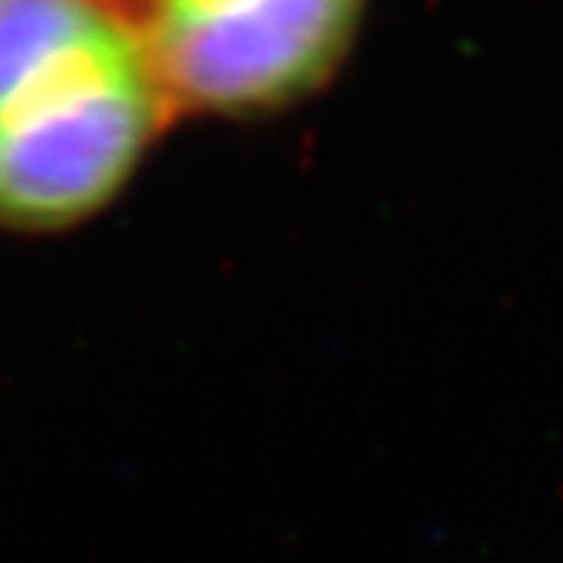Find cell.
<instances>
[{"mask_svg":"<svg viewBox=\"0 0 563 563\" xmlns=\"http://www.w3.org/2000/svg\"><path fill=\"white\" fill-rule=\"evenodd\" d=\"M167 112L143 42L89 4L0 92V218L68 224L92 214Z\"/></svg>","mask_w":563,"mask_h":563,"instance_id":"cell-1","label":"cell"},{"mask_svg":"<svg viewBox=\"0 0 563 563\" xmlns=\"http://www.w3.org/2000/svg\"><path fill=\"white\" fill-rule=\"evenodd\" d=\"M364 0H153L146 58L170 109L262 112L319 89Z\"/></svg>","mask_w":563,"mask_h":563,"instance_id":"cell-2","label":"cell"},{"mask_svg":"<svg viewBox=\"0 0 563 563\" xmlns=\"http://www.w3.org/2000/svg\"><path fill=\"white\" fill-rule=\"evenodd\" d=\"M96 4H109V8H126V4H153V0H96Z\"/></svg>","mask_w":563,"mask_h":563,"instance_id":"cell-3","label":"cell"}]
</instances>
